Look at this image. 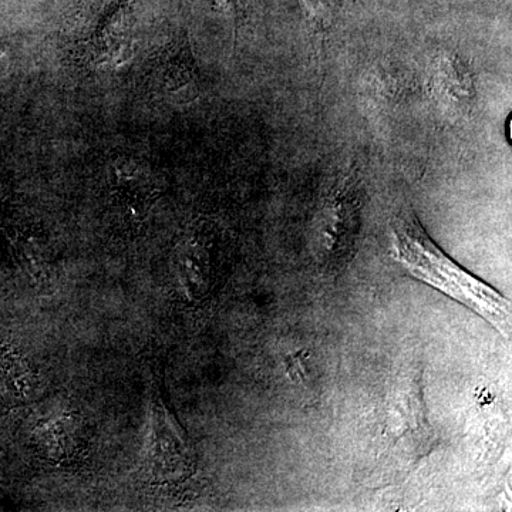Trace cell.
Listing matches in <instances>:
<instances>
[{"label":"cell","mask_w":512,"mask_h":512,"mask_svg":"<svg viewBox=\"0 0 512 512\" xmlns=\"http://www.w3.org/2000/svg\"><path fill=\"white\" fill-rule=\"evenodd\" d=\"M433 82L439 100L454 113H464L473 103L474 82L470 70L456 55L446 53L434 64Z\"/></svg>","instance_id":"obj_2"},{"label":"cell","mask_w":512,"mask_h":512,"mask_svg":"<svg viewBox=\"0 0 512 512\" xmlns=\"http://www.w3.org/2000/svg\"><path fill=\"white\" fill-rule=\"evenodd\" d=\"M392 251L393 258L414 278L463 303L504 338H511L510 301L444 254L412 212H402L394 220Z\"/></svg>","instance_id":"obj_1"},{"label":"cell","mask_w":512,"mask_h":512,"mask_svg":"<svg viewBox=\"0 0 512 512\" xmlns=\"http://www.w3.org/2000/svg\"><path fill=\"white\" fill-rule=\"evenodd\" d=\"M215 2H217V5L220 6L222 10H225V12L231 10V2H229V0H215Z\"/></svg>","instance_id":"obj_3"}]
</instances>
